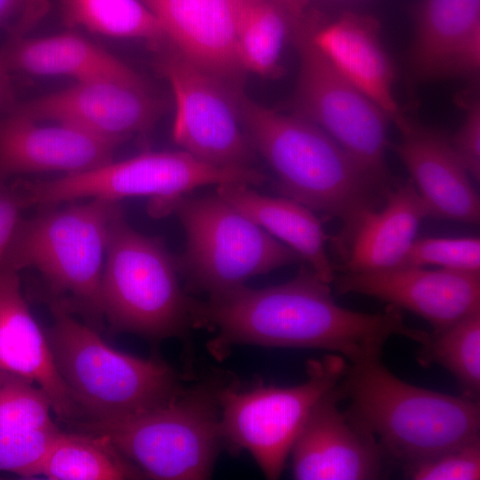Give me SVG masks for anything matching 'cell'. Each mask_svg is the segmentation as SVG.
<instances>
[{
	"label": "cell",
	"instance_id": "6da1fadb",
	"mask_svg": "<svg viewBox=\"0 0 480 480\" xmlns=\"http://www.w3.org/2000/svg\"><path fill=\"white\" fill-rule=\"evenodd\" d=\"M329 283L309 268L269 287L245 285L204 301H195L194 327L214 332L210 352L224 356L234 345L323 349L350 364L380 357L395 335L421 343L427 332L405 324L398 308L369 314L340 306Z\"/></svg>",
	"mask_w": 480,
	"mask_h": 480
},
{
	"label": "cell",
	"instance_id": "7a4b0ae2",
	"mask_svg": "<svg viewBox=\"0 0 480 480\" xmlns=\"http://www.w3.org/2000/svg\"><path fill=\"white\" fill-rule=\"evenodd\" d=\"M242 128L274 172L276 188L313 212L342 223L332 243L341 252L363 215L380 207L388 187L372 180L324 131L296 114L285 115L237 94Z\"/></svg>",
	"mask_w": 480,
	"mask_h": 480
},
{
	"label": "cell",
	"instance_id": "3957f363",
	"mask_svg": "<svg viewBox=\"0 0 480 480\" xmlns=\"http://www.w3.org/2000/svg\"><path fill=\"white\" fill-rule=\"evenodd\" d=\"M338 389L349 418L403 467L479 439L478 400L404 381L380 357L348 364Z\"/></svg>",
	"mask_w": 480,
	"mask_h": 480
},
{
	"label": "cell",
	"instance_id": "277c9868",
	"mask_svg": "<svg viewBox=\"0 0 480 480\" xmlns=\"http://www.w3.org/2000/svg\"><path fill=\"white\" fill-rule=\"evenodd\" d=\"M225 380L211 376L181 387L169 401L150 410L76 426L108 440L145 477L207 479L224 447L218 391Z\"/></svg>",
	"mask_w": 480,
	"mask_h": 480
},
{
	"label": "cell",
	"instance_id": "5b68a950",
	"mask_svg": "<svg viewBox=\"0 0 480 480\" xmlns=\"http://www.w3.org/2000/svg\"><path fill=\"white\" fill-rule=\"evenodd\" d=\"M46 335L57 369L86 420H114L169 401L180 388L164 362L142 359L108 346L91 327L52 304Z\"/></svg>",
	"mask_w": 480,
	"mask_h": 480
},
{
	"label": "cell",
	"instance_id": "8992f818",
	"mask_svg": "<svg viewBox=\"0 0 480 480\" xmlns=\"http://www.w3.org/2000/svg\"><path fill=\"white\" fill-rule=\"evenodd\" d=\"M20 220L1 268H33L51 289L93 316L102 315L100 284L117 202L89 199Z\"/></svg>",
	"mask_w": 480,
	"mask_h": 480
},
{
	"label": "cell",
	"instance_id": "52a82bcc",
	"mask_svg": "<svg viewBox=\"0 0 480 480\" xmlns=\"http://www.w3.org/2000/svg\"><path fill=\"white\" fill-rule=\"evenodd\" d=\"M177 262L156 238L116 215L100 284L102 315L119 332L159 342L185 338L193 328L195 299L182 290Z\"/></svg>",
	"mask_w": 480,
	"mask_h": 480
},
{
	"label": "cell",
	"instance_id": "ba28073f",
	"mask_svg": "<svg viewBox=\"0 0 480 480\" xmlns=\"http://www.w3.org/2000/svg\"><path fill=\"white\" fill-rule=\"evenodd\" d=\"M186 236L176 261L188 291L215 298L256 276L303 259L217 194L172 201Z\"/></svg>",
	"mask_w": 480,
	"mask_h": 480
},
{
	"label": "cell",
	"instance_id": "9c48e42d",
	"mask_svg": "<svg viewBox=\"0 0 480 480\" xmlns=\"http://www.w3.org/2000/svg\"><path fill=\"white\" fill-rule=\"evenodd\" d=\"M265 176L252 168H226L204 163L184 150L146 152L139 156L46 180L15 185L24 207H48L81 198L118 202L148 196L152 211L166 206L191 190L228 183L259 185Z\"/></svg>",
	"mask_w": 480,
	"mask_h": 480
},
{
	"label": "cell",
	"instance_id": "30bf717a",
	"mask_svg": "<svg viewBox=\"0 0 480 480\" xmlns=\"http://www.w3.org/2000/svg\"><path fill=\"white\" fill-rule=\"evenodd\" d=\"M347 363L337 354L310 360L308 379L292 387L225 380L218 391L224 448L247 451L268 479H277L308 413L339 383Z\"/></svg>",
	"mask_w": 480,
	"mask_h": 480
},
{
	"label": "cell",
	"instance_id": "8fae6325",
	"mask_svg": "<svg viewBox=\"0 0 480 480\" xmlns=\"http://www.w3.org/2000/svg\"><path fill=\"white\" fill-rule=\"evenodd\" d=\"M292 20L299 55L294 114L319 126L376 182L387 186L388 116L348 82L312 39L315 23Z\"/></svg>",
	"mask_w": 480,
	"mask_h": 480
},
{
	"label": "cell",
	"instance_id": "7c38bea8",
	"mask_svg": "<svg viewBox=\"0 0 480 480\" xmlns=\"http://www.w3.org/2000/svg\"><path fill=\"white\" fill-rule=\"evenodd\" d=\"M157 67L175 100L172 138L182 150L219 167L252 168L254 150L241 124V87L197 67L168 41L156 47Z\"/></svg>",
	"mask_w": 480,
	"mask_h": 480
},
{
	"label": "cell",
	"instance_id": "4fadbf2b",
	"mask_svg": "<svg viewBox=\"0 0 480 480\" xmlns=\"http://www.w3.org/2000/svg\"><path fill=\"white\" fill-rule=\"evenodd\" d=\"M9 108L36 121L70 125L120 144L148 132L160 117L163 103L148 87L93 80L76 82Z\"/></svg>",
	"mask_w": 480,
	"mask_h": 480
},
{
	"label": "cell",
	"instance_id": "5bb4252c",
	"mask_svg": "<svg viewBox=\"0 0 480 480\" xmlns=\"http://www.w3.org/2000/svg\"><path fill=\"white\" fill-rule=\"evenodd\" d=\"M340 293H358L407 309L434 332L480 312V273L400 266L383 270L346 272L334 278Z\"/></svg>",
	"mask_w": 480,
	"mask_h": 480
},
{
	"label": "cell",
	"instance_id": "9a60e30c",
	"mask_svg": "<svg viewBox=\"0 0 480 480\" xmlns=\"http://www.w3.org/2000/svg\"><path fill=\"white\" fill-rule=\"evenodd\" d=\"M338 384L313 406L291 450L298 480H372L388 460L372 436L341 411Z\"/></svg>",
	"mask_w": 480,
	"mask_h": 480
},
{
	"label": "cell",
	"instance_id": "2e32d148",
	"mask_svg": "<svg viewBox=\"0 0 480 480\" xmlns=\"http://www.w3.org/2000/svg\"><path fill=\"white\" fill-rule=\"evenodd\" d=\"M119 143L76 127L10 111L0 117V180L12 175L87 171L112 161Z\"/></svg>",
	"mask_w": 480,
	"mask_h": 480
},
{
	"label": "cell",
	"instance_id": "e0dca14e",
	"mask_svg": "<svg viewBox=\"0 0 480 480\" xmlns=\"http://www.w3.org/2000/svg\"><path fill=\"white\" fill-rule=\"evenodd\" d=\"M168 42L197 67L241 87L236 49L240 0H141Z\"/></svg>",
	"mask_w": 480,
	"mask_h": 480
},
{
	"label": "cell",
	"instance_id": "ac0fdd59",
	"mask_svg": "<svg viewBox=\"0 0 480 480\" xmlns=\"http://www.w3.org/2000/svg\"><path fill=\"white\" fill-rule=\"evenodd\" d=\"M398 130L401 139L393 148L410 172L429 217L478 223L479 197L449 137L411 118Z\"/></svg>",
	"mask_w": 480,
	"mask_h": 480
},
{
	"label": "cell",
	"instance_id": "d6986e66",
	"mask_svg": "<svg viewBox=\"0 0 480 480\" xmlns=\"http://www.w3.org/2000/svg\"><path fill=\"white\" fill-rule=\"evenodd\" d=\"M312 39L329 62L370 99L396 128L409 117L394 94L396 69L380 36V23L366 14L346 12L331 23H315Z\"/></svg>",
	"mask_w": 480,
	"mask_h": 480
},
{
	"label": "cell",
	"instance_id": "ffe728a7",
	"mask_svg": "<svg viewBox=\"0 0 480 480\" xmlns=\"http://www.w3.org/2000/svg\"><path fill=\"white\" fill-rule=\"evenodd\" d=\"M18 271L0 268V372L36 383L66 421L82 415L55 364L46 335L23 297Z\"/></svg>",
	"mask_w": 480,
	"mask_h": 480
},
{
	"label": "cell",
	"instance_id": "44dd1931",
	"mask_svg": "<svg viewBox=\"0 0 480 480\" xmlns=\"http://www.w3.org/2000/svg\"><path fill=\"white\" fill-rule=\"evenodd\" d=\"M428 210L410 180L388 188L384 205L367 211L345 250L346 272L397 267L417 238Z\"/></svg>",
	"mask_w": 480,
	"mask_h": 480
},
{
	"label": "cell",
	"instance_id": "7402d4cb",
	"mask_svg": "<svg viewBox=\"0 0 480 480\" xmlns=\"http://www.w3.org/2000/svg\"><path fill=\"white\" fill-rule=\"evenodd\" d=\"M12 70L61 76L76 82L112 80L148 87L131 67L85 38L70 33L22 39L6 44Z\"/></svg>",
	"mask_w": 480,
	"mask_h": 480
},
{
	"label": "cell",
	"instance_id": "603a6c76",
	"mask_svg": "<svg viewBox=\"0 0 480 480\" xmlns=\"http://www.w3.org/2000/svg\"><path fill=\"white\" fill-rule=\"evenodd\" d=\"M216 194L294 250L321 279L333 282V268L325 252L330 237L313 211L285 196L260 195L246 184L218 185Z\"/></svg>",
	"mask_w": 480,
	"mask_h": 480
},
{
	"label": "cell",
	"instance_id": "cb8c5ba5",
	"mask_svg": "<svg viewBox=\"0 0 480 480\" xmlns=\"http://www.w3.org/2000/svg\"><path fill=\"white\" fill-rule=\"evenodd\" d=\"M479 30L480 0H422L416 10L408 59L412 79L451 77L458 54Z\"/></svg>",
	"mask_w": 480,
	"mask_h": 480
},
{
	"label": "cell",
	"instance_id": "d4e9b609",
	"mask_svg": "<svg viewBox=\"0 0 480 480\" xmlns=\"http://www.w3.org/2000/svg\"><path fill=\"white\" fill-rule=\"evenodd\" d=\"M42 476L52 480L143 478L142 472L105 437L60 431L45 457Z\"/></svg>",
	"mask_w": 480,
	"mask_h": 480
},
{
	"label": "cell",
	"instance_id": "484cf974",
	"mask_svg": "<svg viewBox=\"0 0 480 480\" xmlns=\"http://www.w3.org/2000/svg\"><path fill=\"white\" fill-rule=\"evenodd\" d=\"M294 18L276 0H240L236 49L244 71L274 76Z\"/></svg>",
	"mask_w": 480,
	"mask_h": 480
},
{
	"label": "cell",
	"instance_id": "4316f807",
	"mask_svg": "<svg viewBox=\"0 0 480 480\" xmlns=\"http://www.w3.org/2000/svg\"><path fill=\"white\" fill-rule=\"evenodd\" d=\"M73 25L118 38L143 39L154 46L167 42L159 22L141 0H65Z\"/></svg>",
	"mask_w": 480,
	"mask_h": 480
},
{
	"label": "cell",
	"instance_id": "83f0119b",
	"mask_svg": "<svg viewBox=\"0 0 480 480\" xmlns=\"http://www.w3.org/2000/svg\"><path fill=\"white\" fill-rule=\"evenodd\" d=\"M418 361L437 364L459 381L465 396L478 400L480 393V312L454 324L428 332L420 344Z\"/></svg>",
	"mask_w": 480,
	"mask_h": 480
},
{
	"label": "cell",
	"instance_id": "f1b7e54d",
	"mask_svg": "<svg viewBox=\"0 0 480 480\" xmlns=\"http://www.w3.org/2000/svg\"><path fill=\"white\" fill-rule=\"evenodd\" d=\"M46 394L22 377L0 372V432L56 428Z\"/></svg>",
	"mask_w": 480,
	"mask_h": 480
},
{
	"label": "cell",
	"instance_id": "f546056e",
	"mask_svg": "<svg viewBox=\"0 0 480 480\" xmlns=\"http://www.w3.org/2000/svg\"><path fill=\"white\" fill-rule=\"evenodd\" d=\"M400 266H434L480 273V239L472 236L417 237L397 267Z\"/></svg>",
	"mask_w": 480,
	"mask_h": 480
},
{
	"label": "cell",
	"instance_id": "4dcf8cb0",
	"mask_svg": "<svg viewBox=\"0 0 480 480\" xmlns=\"http://www.w3.org/2000/svg\"><path fill=\"white\" fill-rule=\"evenodd\" d=\"M60 430L0 432V471L22 477L42 474L47 452Z\"/></svg>",
	"mask_w": 480,
	"mask_h": 480
},
{
	"label": "cell",
	"instance_id": "1f68e13d",
	"mask_svg": "<svg viewBox=\"0 0 480 480\" xmlns=\"http://www.w3.org/2000/svg\"><path fill=\"white\" fill-rule=\"evenodd\" d=\"M404 471L412 480H478L480 439L409 464Z\"/></svg>",
	"mask_w": 480,
	"mask_h": 480
},
{
	"label": "cell",
	"instance_id": "d6a6232c",
	"mask_svg": "<svg viewBox=\"0 0 480 480\" xmlns=\"http://www.w3.org/2000/svg\"><path fill=\"white\" fill-rule=\"evenodd\" d=\"M469 93L460 97L459 103L465 111L464 119L456 133L449 137L460 162L473 179L480 178V102Z\"/></svg>",
	"mask_w": 480,
	"mask_h": 480
},
{
	"label": "cell",
	"instance_id": "836d02e7",
	"mask_svg": "<svg viewBox=\"0 0 480 480\" xmlns=\"http://www.w3.org/2000/svg\"><path fill=\"white\" fill-rule=\"evenodd\" d=\"M23 208L14 186L0 180V267L21 220Z\"/></svg>",
	"mask_w": 480,
	"mask_h": 480
},
{
	"label": "cell",
	"instance_id": "e575fe53",
	"mask_svg": "<svg viewBox=\"0 0 480 480\" xmlns=\"http://www.w3.org/2000/svg\"><path fill=\"white\" fill-rule=\"evenodd\" d=\"M11 68L6 45L0 49V106L10 107L13 103V89L10 76Z\"/></svg>",
	"mask_w": 480,
	"mask_h": 480
},
{
	"label": "cell",
	"instance_id": "d590c367",
	"mask_svg": "<svg viewBox=\"0 0 480 480\" xmlns=\"http://www.w3.org/2000/svg\"><path fill=\"white\" fill-rule=\"evenodd\" d=\"M35 0H0V24L9 18L18 13L23 9H27L29 4Z\"/></svg>",
	"mask_w": 480,
	"mask_h": 480
},
{
	"label": "cell",
	"instance_id": "8d00e7d4",
	"mask_svg": "<svg viewBox=\"0 0 480 480\" xmlns=\"http://www.w3.org/2000/svg\"><path fill=\"white\" fill-rule=\"evenodd\" d=\"M282 4L292 15L299 16L302 14L303 8L297 0H276Z\"/></svg>",
	"mask_w": 480,
	"mask_h": 480
},
{
	"label": "cell",
	"instance_id": "74e56055",
	"mask_svg": "<svg viewBox=\"0 0 480 480\" xmlns=\"http://www.w3.org/2000/svg\"><path fill=\"white\" fill-rule=\"evenodd\" d=\"M308 0H297V2L300 4V5L304 8L305 4Z\"/></svg>",
	"mask_w": 480,
	"mask_h": 480
}]
</instances>
